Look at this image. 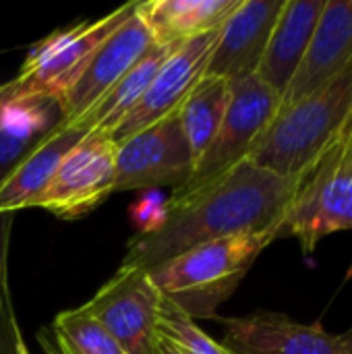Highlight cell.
Here are the masks:
<instances>
[{"mask_svg": "<svg viewBox=\"0 0 352 354\" xmlns=\"http://www.w3.org/2000/svg\"><path fill=\"white\" fill-rule=\"evenodd\" d=\"M301 178L280 176L245 160L199 187L172 191L160 218L133 234L120 266L151 272L212 241L280 234Z\"/></svg>", "mask_w": 352, "mask_h": 354, "instance_id": "6da1fadb", "label": "cell"}, {"mask_svg": "<svg viewBox=\"0 0 352 354\" xmlns=\"http://www.w3.org/2000/svg\"><path fill=\"white\" fill-rule=\"evenodd\" d=\"M278 232L239 234L189 249L149 272L160 295L193 322L214 319Z\"/></svg>", "mask_w": 352, "mask_h": 354, "instance_id": "7a4b0ae2", "label": "cell"}, {"mask_svg": "<svg viewBox=\"0 0 352 354\" xmlns=\"http://www.w3.org/2000/svg\"><path fill=\"white\" fill-rule=\"evenodd\" d=\"M352 120V60L330 83L278 114L247 158L280 176H303Z\"/></svg>", "mask_w": 352, "mask_h": 354, "instance_id": "3957f363", "label": "cell"}, {"mask_svg": "<svg viewBox=\"0 0 352 354\" xmlns=\"http://www.w3.org/2000/svg\"><path fill=\"white\" fill-rule=\"evenodd\" d=\"M352 228V120L303 174L280 236L311 255L322 239Z\"/></svg>", "mask_w": 352, "mask_h": 354, "instance_id": "277c9868", "label": "cell"}, {"mask_svg": "<svg viewBox=\"0 0 352 354\" xmlns=\"http://www.w3.org/2000/svg\"><path fill=\"white\" fill-rule=\"evenodd\" d=\"M139 2H127L95 19L58 29L33 44L19 75L4 83L8 95H50L60 100L83 73L95 48L135 12Z\"/></svg>", "mask_w": 352, "mask_h": 354, "instance_id": "5b68a950", "label": "cell"}, {"mask_svg": "<svg viewBox=\"0 0 352 354\" xmlns=\"http://www.w3.org/2000/svg\"><path fill=\"white\" fill-rule=\"evenodd\" d=\"M230 95L220 129L195 164L191 180L180 189L199 187L245 162L280 108V95L257 75L228 81Z\"/></svg>", "mask_w": 352, "mask_h": 354, "instance_id": "8992f818", "label": "cell"}, {"mask_svg": "<svg viewBox=\"0 0 352 354\" xmlns=\"http://www.w3.org/2000/svg\"><path fill=\"white\" fill-rule=\"evenodd\" d=\"M164 297L139 268L118 272L85 303L127 354H160V311Z\"/></svg>", "mask_w": 352, "mask_h": 354, "instance_id": "52a82bcc", "label": "cell"}, {"mask_svg": "<svg viewBox=\"0 0 352 354\" xmlns=\"http://www.w3.org/2000/svg\"><path fill=\"white\" fill-rule=\"evenodd\" d=\"M195 170V158L183 133L178 112L137 131L116 143L114 191L185 187Z\"/></svg>", "mask_w": 352, "mask_h": 354, "instance_id": "ba28073f", "label": "cell"}, {"mask_svg": "<svg viewBox=\"0 0 352 354\" xmlns=\"http://www.w3.org/2000/svg\"><path fill=\"white\" fill-rule=\"evenodd\" d=\"M116 183V143L110 135L87 133L62 160L35 207L60 220H77L100 207Z\"/></svg>", "mask_w": 352, "mask_h": 354, "instance_id": "9c48e42d", "label": "cell"}, {"mask_svg": "<svg viewBox=\"0 0 352 354\" xmlns=\"http://www.w3.org/2000/svg\"><path fill=\"white\" fill-rule=\"evenodd\" d=\"M151 31L139 17L137 8L127 17L91 54L79 79L58 100L64 127L75 124L114 83H118L151 48Z\"/></svg>", "mask_w": 352, "mask_h": 354, "instance_id": "30bf717a", "label": "cell"}, {"mask_svg": "<svg viewBox=\"0 0 352 354\" xmlns=\"http://www.w3.org/2000/svg\"><path fill=\"white\" fill-rule=\"evenodd\" d=\"M218 29L180 44L158 68L139 104L110 133L114 143L124 141L137 131L170 116L180 108L195 85L205 77L210 54L216 46Z\"/></svg>", "mask_w": 352, "mask_h": 354, "instance_id": "8fae6325", "label": "cell"}, {"mask_svg": "<svg viewBox=\"0 0 352 354\" xmlns=\"http://www.w3.org/2000/svg\"><path fill=\"white\" fill-rule=\"evenodd\" d=\"M286 0H241L218 29L205 77L224 81L257 75Z\"/></svg>", "mask_w": 352, "mask_h": 354, "instance_id": "7c38bea8", "label": "cell"}, {"mask_svg": "<svg viewBox=\"0 0 352 354\" xmlns=\"http://www.w3.org/2000/svg\"><path fill=\"white\" fill-rule=\"evenodd\" d=\"M224 346L237 354H346L342 336L315 324H299L280 313L222 319Z\"/></svg>", "mask_w": 352, "mask_h": 354, "instance_id": "4fadbf2b", "label": "cell"}, {"mask_svg": "<svg viewBox=\"0 0 352 354\" xmlns=\"http://www.w3.org/2000/svg\"><path fill=\"white\" fill-rule=\"evenodd\" d=\"M351 60L352 0H328L305 58L280 100V108H288L330 83L351 64Z\"/></svg>", "mask_w": 352, "mask_h": 354, "instance_id": "5bb4252c", "label": "cell"}, {"mask_svg": "<svg viewBox=\"0 0 352 354\" xmlns=\"http://www.w3.org/2000/svg\"><path fill=\"white\" fill-rule=\"evenodd\" d=\"M62 122V108L50 95H8L0 85V183Z\"/></svg>", "mask_w": 352, "mask_h": 354, "instance_id": "9a60e30c", "label": "cell"}, {"mask_svg": "<svg viewBox=\"0 0 352 354\" xmlns=\"http://www.w3.org/2000/svg\"><path fill=\"white\" fill-rule=\"evenodd\" d=\"M328 0H286L274 25L257 77L280 95L286 93L313 37Z\"/></svg>", "mask_w": 352, "mask_h": 354, "instance_id": "2e32d148", "label": "cell"}, {"mask_svg": "<svg viewBox=\"0 0 352 354\" xmlns=\"http://www.w3.org/2000/svg\"><path fill=\"white\" fill-rule=\"evenodd\" d=\"M87 133L75 127L60 124L41 145H37L2 183H0V214H17L19 209L35 207L41 193L52 183L64 156Z\"/></svg>", "mask_w": 352, "mask_h": 354, "instance_id": "e0dca14e", "label": "cell"}, {"mask_svg": "<svg viewBox=\"0 0 352 354\" xmlns=\"http://www.w3.org/2000/svg\"><path fill=\"white\" fill-rule=\"evenodd\" d=\"M239 2L241 0H147L137 4V12L156 44L172 46L220 29Z\"/></svg>", "mask_w": 352, "mask_h": 354, "instance_id": "ac0fdd59", "label": "cell"}, {"mask_svg": "<svg viewBox=\"0 0 352 354\" xmlns=\"http://www.w3.org/2000/svg\"><path fill=\"white\" fill-rule=\"evenodd\" d=\"M180 44L164 46L156 44L118 83H114L75 124V129H81L85 133H104L110 135L120 120L139 104L145 89L149 87L151 79L156 77L162 62L178 48Z\"/></svg>", "mask_w": 352, "mask_h": 354, "instance_id": "d6986e66", "label": "cell"}, {"mask_svg": "<svg viewBox=\"0 0 352 354\" xmlns=\"http://www.w3.org/2000/svg\"><path fill=\"white\" fill-rule=\"evenodd\" d=\"M228 95H230L228 81L216 77H203L176 110L183 133L195 158V164L205 153V149L210 147V143L214 141L220 129V122L228 106Z\"/></svg>", "mask_w": 352, "mask_h": 354, "instance_id": "ffe728a7", "label": "cell"}, {"mask_svg": "<svg viewBox=\"0 0 352 354\" xmlns=\"http://www.w3.org/2000/svg\"><path fill=\"white\" fill-rule=\"evenodd\" d=\"M50 332L68 354H127L85 305L58 313Z\"/></svg>", "mask_w": 352, "mask_h": 354, "instance_id": "44dd1931", "label": "cell"}, {"mask_svg": "<svg viewBox=\"0 0 352 354\" xmlns=\"http://www.w3.org/2000/svg\"><path fill=\"white\" fill-rule=\"evenodd\" d=\"M160 334L170 340L183 354H237L222 342L210 338L197 322L164 299L160 311Z\"/></svg>", "mask_w": 352, "mask_h": 354, "instance_id": "7402d4cb", "label": "cell"}, {"mask_svg": "<svg viewBox=\"0 0 352 354\" xmlns=\"http://www.w3.org/2000/svg\"><path fill=\"white\" fill-rule=\"evenodd\" d=\"M19 332L21 330L17 324L10 290L6 288V292L2 295V303H0V354H15V342H17Z\"/></svg>", "mask_w": 352, "mask_h": 354, "instance_id": "603a6c76", "label": "cell"}, {"mask_svg": "<svg viewBox=\"0 0 352 354\" xmlns=\"http://www.w3.org/2000/svg\"><path fill=\"white\" fill-rule=\"evenodd\" d=\"M17 214H0V303L2 295L8 288L6 280V259H8V243H10V230L15 224Z\"/></svg>", "mask_w": 352, "mask_h": 354, "instance_id": "cb8c5ba5", "label": "cell"}, {"mask_svg": "<svg viewBox=\"0 0 352 354\" xmlns=\"http://www.w3.org/2000/svg\"><path fill=\"white\" fill-rule=\"evenodd\" d=\"M37 338H39V344L46 351V354H68L62 346H58V342L54 340V336H52L50 330H41Z\"/></svg>", "mask_w": 352, "mask_h": 354, "instance_id": "d4e9b609", "label": "cell"}, {"mask_svg": "<svg viewBox=\"0 0 352 354\" xmlns=\"http://www.w3.org/2000/svg\"><path fill=\"white\" fill-rule=\"evenodd\" d=\"M15 354H31V353H29V348H27V344H25V340H23V334H21V332L17 334V342H15Z\"/></svg>", "mask_w": 352, "mask_h": 354, "instance_id": "484cf974", "label": "cell"}, {"mask_svg": "<svg viewBox=\"0 0 352 354\" xmlns=\"http://www.w3.org/2000/svg\"><path fill=\"white\" fill-rule=\"evenodd\" d=\"M342 342H344V353L352 354V328L346 334H342Z\"/></svg>", "mask_w": 352, "mask_h": 354, "instance_id": "4316f807", "label": "cell"}]
</instances>
